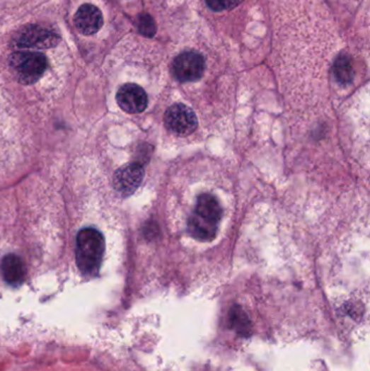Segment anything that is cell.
<instances>
[{
	"label": "cell",
	"mask_w": 370,
	"mask_h": 371,
	"mask_svg": "<svg viewBox=\"0 0 370 371\" xmlns=\"http://www.w3.org/2000/svg\"><path fill=\"white\" fill-rule=\"evenodd\" d=\"M333 73H335V79L341 85H349L353 81L354 70L352 65L351 59L347 55H341L337 57L333 65Z\"/></svg>",
	"instance_id": "12"
},
{
	"label": "cell",
	"mask_w": 370,
	"mask_h": 371,
	"mask_svg": "<svg viewBox=\"0 0 370 371\" xmlns=\"http://www.w3.org/2000/svg\"><path fill=\"white\" fill-rule=\"evenodd\" d=\"M117 105L126 113L139 114L148 105V96L137 84H125L117 93Z\"/></svg>",
	"instance_id": "6"
},
{
	"label": "cell",
	"mask_w": 370,
	"mask_h": 371,
	"mask_svg": "<svg viewBox=\"0 0 370 371\" xmlns=\"http://www.w3.org/2000/svg\"><path fill=\"white\" fill-rule=\"evenodd\" d=\"M60 38L50 28L40 25H30L24 28L16 38V46L19 48L45 49L58 45Z\"/></svg>",
	"instance_id": "5"
},
{
	"label": "cell",
	"mask_w": 370,
	"mask_h": 371,
	"mask_svg": "<svg viewBox=\"0 0 370 371\" xmlns=\"http://www.w3.org/2000/svg\"><path fill=\"white\" fill-rule=\"evenodd\" d=\"M138 30L146 38H152L156 32V23L152 16L147 13L140 14L138 18Z\"/></svg>",
	"instance_id": "14"
},
{
	"label": "cell",
	"mask_w": 370,
	"mask_h": 371,
	"mask_svg": "<svg viewBox=\"0 0 370 371\" xmlns=\"http://www.w3.org/2000/svg\"><path fill=\"white\" fill-rule=\"evenodd\" d=\"M204 58L196 52H183L173 63V73L182 83L199 81L204 74Z\"/></svg>",
	"instance_id": "4"
},
{
	"label": "cell",
	"mask_w": 370,
	"mask_h": 371,
	"mask_svg": "<svg viewBox=\"0 0 370 371\" xmlns=\"http://www.w3.org/2000/svg\"><path fill=\"white\" fill-rule=\"evenodd\" d=\"M229 320H231V325L233 329L237 330L240 334L249 333L250 319L248 317L247 313L243 311L240 307H233L229 313Z\"/></svg>",
	"instance_id": "13"
},
{
	"label": "cell",
	"mask_w": 370,
	"mask_h": 371,
	"mask_svg": "<svg viewBox=\"0 0 370 371\" xmlns=\"http://www.w3.org/2000/svg\"><path fill=\"white\" fill-rule=\"evenodd\" d=\"M194 213L200 216L205 221L219 224L223 216V210H221L219 200L214 195L203 193L197 198Z\"/></svg>",
	"instance_id": "10"
},
{
	"label": "cell",
	"mask_w": 370,
	"mask_h": 371,
	"mask_svg": "<svg viewBox=\"0 0 370 371\" xmlns=\"http://www.w3.org/2000/svg\"><path fill=\"white\" fill-rule=\"evenodd\" d=\"M48 67L45 55L36 52H18L10 57V67L20 83L30 85L36 83Z\"/></svg>",
	"instance_id": "2"
},
{
	"label": "cell",
	"mask_w": 370,
	"mask_h": 371,
	"mask_svg": "<svg viewBox=\"0 0 370 371\" xmlns=\"http://www.w3.org/2000/svg\"><path fill=\"white\" fill-rule=\"evenodd\" d=\"M144 167L138 163L125 165L115 172L113 185L115 190L124 197L133 195L144 179Z\"/></svg>",
	"instance_id": "7"
},
{
	"label": "cell",
	"mask_w": 370,
	"mask_h": 371,
	"mask_svg": "<svg viewBox=\"0 0 370 371\" xmlns=\"http://www.w3.org/2000/svg\"><path fill=\"white\" fill-rule=\"evenodd\" d=\"M164 123L173 134L188 136L197 130L198 119L191 108L183 103H175L166 110Z\"/></svg>",
	"instance_id": "3"
},
{
	"label": "cell",
	"mask_w": 370,
	"mask_h": 371,
	"mask_svg": "<svg viewBox=\"0 0 370 371\" xmlns=\"http://www.w3.org/2000/svg\"><path fill=\"white\" fill-rule=\"evenodd\" d=\"M75 26L83 35H93L103 25V12L91 4H85L77 10L74 18Z\"/></svg>",
	"instance_id": "8"
},
{
	"label": "cell",
	"mask_w": 370,
	"mask_h": 371,
	"mask_svg": "<svg viewBox=\"0 0 370 371\" xmlns=\"http://www.w3.org/2000/svg\"><path fill=\"white\" fill-rule=\"evenodd\" d=\"M245 0H205L209 8L214 11H225L238 7Z\"/></svg>",
	"instance_id": "15"
},
{
	"label": "cell",
	"mask_w": 370,
	"mask_h": 371,
	"mask_svg": "<svg viewBox=\"0 0 370 371\" xmlns=\"http://www.w3.org/2000/svg\"><path fill=\"white\" fill-rule=\"evenodd\" d=\"M1 272L4 279L10 285L18 287L25 280L26 267L20 256L8 254L1 261Z\"/></svg>",
	"instance_id": "9"
},
{
	"label": "cell",
	"mask_w": 370,
	"mask_h": 371,
	"mask_svg": "<svg viewBox=\"0 0 370 371\" xmlns=\"http://www.w3.org/2000/svg\"><path fill=\"white\" fill-rule=\"evenodd\" d=\"M105 242L103 234L93 228H84L77 234L76 263L83 274L98 273L105 256Z\"/></svg>",
	"instance_id": "1"
},
{
	"label": "cell",
	"mask_w": 370,
	"mask_h": 371,
	"mask_svg": "<svg viewBox=\"0 0 370 371\" xmlns=\"http://www.w3.org/2000/svg\"><path fill=\"white\" fill-rule=\"evenodd\" d=\"M219 224L205 221L200 216L192 213L188 219V232L192 237L200 241H211L216 236Z\"/></svg>",
	"instance_id": "11"
}]
</instances>
